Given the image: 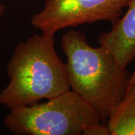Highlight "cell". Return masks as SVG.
Masks as SVG:
<instances>
[{"label": "cell", "instance_id": "8992f818", "mask_svg": "<svg viewBox=\"0 0 135 135\" xmlns=\"http://www.w3.org/2000/svg\"><path fill=\"white\" fill-rule=\"evenodd\" d=\"M106 126L110 135H135V83L117 104Z\"/></svg>", "mask_w": 135, "mask_h": 135}, {"label": "cell", "instance_id": "7a4b0ae2", "mask_svg": "<svg viewBox=\"0 0 135 135\" xmlns=\"http://www.w3.org/2000/svg\"><path fill=\"white\" fill-rule=\"evenodd\" d=\"M54 35H34L15 47L7 66L10 78L0 104L10 109L32 105L70 90L66 63L56 53Z\"/></svg>", "mask_w": 135, "mask_h": 135}, {"label": "cell", "instance_id": "5b68a950", "mask_svg": "<svg viewBox=\"0 0 135 135\" xmlns=\"http://www.w3.org/2000/svg\"><path fill=\"white\" fill-rule=\"evenodd\" d=\"M127 8L126 14L113 25L110 31L98 38V44L126 68L135 59V0H131Z\"/></svg>", "mask_w": 135, "mask_h": 135}, {"label": "cell", "instance_id": "277c9868", "mask_svg": "<svg viewBox=\"0 0 135 135\" xmlns=\"http://www.w3.org/2000/svg\"><path fill=\"white\" fill-rule=\"evenodd\" d=\"M131 0H46L31 23L41 33L55 35L59 30L80 25L119 20Z\"/></svg>", "mask_w": 135, "mask_h": 135}, {"label": "cell", "instance_id": "ba28073f", "mask_svg": "<svg viewBox=\"0 0 135 135\" xmlns=\"http://www.w3.org/2000/svg\"><path fill=\"white\" fill-rule=\"evenodd\" d=\"M135 83V70L134 71V72L131 74V77L130 82H129V86H128V88L131 87L133 84Z\"/></svg>", "mask_w": 135, "mask_h": 135}, {"label": "cell", "instance_id": "9c48e42d", "mask_svg": "<svg viewBox=\"0 0 135 135\" xmlns=\"http://www.w3.org/2000/svg\"><path fill=\"white\" fill-rule=\"evenodd\" d=\"M5 7H4L3 5L2 4V0H0V16L3 15V14L5 13Z\"/></svg>", "mask_w": 135, "mask_h": 135}, {"label": "cell", "instance_id": "52a82bcc", "mask_svg": "<svg viewBox=\"0 0 135 135\" xmlns=\"http://www.w3.org/2000/svg\"><path fill=\"white\" fill-rule=\"evenodd\" d=\"M82 134L84 135H110L108 128L105 124L102 122L95 123L86 127Z\"/></svg>", "mask_w": 135, "mask_h": 135}, {"label": "cell", "instance_id": "6da1fadb", "mask_svg": "<svg viewBox=\"0 0 135 135\" xmlns=\"http://www.w3.org/2000/svg\"><path fill=\"white\" fill-rule=\"evenodd\" d=\"M61 48L67 58L70 89L94 107L106 125L128 89L131 73L105 47L90 46L81 32H66L61 39Z\"/></svg>", "mask_w": 135, "mask_h": 135}, {"label": "cell", "instance_id": "3957f363", "mask_svg": "<svg viewBox=\"0 0 135 135\" xmlns=\"http://www.w3.org/2000/svg\"><path fill=\"white\" fill-rule=\"evenodd\" d=\"M99 122L96 110L71 89L44 102L11 109L5 119L16 135H80Z\"/></svg>", "mask_w": 135, "mask_h": 135}]
</instances>
